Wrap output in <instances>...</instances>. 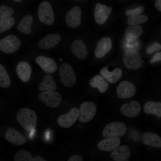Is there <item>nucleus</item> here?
<instances>
[{"label": "nucleus", "mask_w": 161, "mask_h": 161, "mask_svg": "<svg viewBox=\"0 0 161 161\" xmlns=\"http://www.w3.org/2000/svg\"><path fill=\"white\" fill-rule=\"evenodd\" d=\"M16 120L26 130L31 131L36 127L37 117L35 112L27 108H22L18 110L16 114Z\"/></svg>", "instance_id": "f257e3e1"}, {"label": "nucleus", "mask_w": 161, "mask_h": 161, "mask_svg": "<svg viewBox=\"0 0 161 161\" xmlns=\"http://www.w3.org/2000/svg\"><path fill=\"white\" fill-rule=\"evenodd\" d=\"M126 125L122 122H114L107 124L104 128L102 136L105 138H120L125 134Z\"/></svg>", "instance_id": "f03ea898"}, {"label": "nucleus", "mask_w": 161, "mask_h": 161, "mask_svg": "<svg viewBox=\"0 0 161 161\" xmlns=\"http://www.w3.org/2000/svg\"><path fill=\"white\" fill-rule=\"evenodd\" d=\"M123 61L127 68L131 70L139 69L141 67L142 64L140 54L134 49L126 51L123 56Z\"/></svg>", "instance_id": "7ed1b4c3"}, {"label": "nucleus", "mask_w": 161, "mask_h": 161, "mask_svg": "<svg viewBox=\"0 0 161 161\" xmlns=\"http://www.w3.org/2000/svg\"><path fill=\"white\" fill-rule=\"evenodd\" d=\"M59 75L61 82L65 86L71 87L75 85L76 75L69 64L66 63L62 64L59 67Z\"/></svg>", "instance_id": "20e7f679"}, {"label": "nucleus", "mask_w": 161, "mask_h": 161, "mask_svg": "<svg viewBox=\"0 0 161 161\" xmlns=\"http://www.w3.org/2000/svg\"><path fill=\"white\" fill-rule=\"evenodd\" d=\"M78 118L82 123H86L91 120L95 115L97 107L95 103L91 101L83 102L80 105Z\"/></svg>", "instance_id": "39448f33"}, {"label": "nucleus", "mask_w": 161, "mask_h": 161, "mask_svg": "<svg viewBox=\"0 0 161 161\" xmlns=\"http://www.w3.org/2000/svg\"><path fill=\"white\" fill-rule=\"evenodd\" d=\"M21 44L18 37L9 35L0 40V50L6 53H13L18 49Z\"/></svg>", "instance_id": "423d86ee"}, {"label": "nucleus", "mask_w": 161, "mask_h": 161, "mask_svg": "<svg viewBox=\"0 0 161 161\" xmlns=\"http://www.w3.org/2000/svg\"><path fill=\"white\" fill-rule=\"evenodd\" d=\"M38 14L40 21L47 25H51L54 21V15L51 6L47 1H44L39 4Z\"/></svg>", "instance_id": "0eeeda50"}, {"label": "nucleus", "mask_w": 161, "mask_h": 161, "mask_svg": "<svg viewBox=\"0 0 161 161\" xmlns=\"http://www.w3.org/2000/svg\"><path fill=\"white\" fill-rule=\"evenodd\" d=\"M38 98L47 106L52 108L58 106L62 100L60 94L55 91H42L39 94Z\"/></svg>", "instance_id": "6e6552de"}, {"label": "nucleus", "mask_w": 161, "mask_h": 161, "mask_svg": "<svg viewBox=\"0 0 161 161\" xmlns=\"http://www.w3.org/2000/svg\"><path fill=\"white\" fill-rule=\"evenodd\" d=\"M79 113V109L76 107L72 108L66 114L59 116L57 123L60 127L67 128L71 126L77 120Z\"/></svg>", "instance_id": "1a4fd4ad"}, {"label": "nucleus", "mask_w": 161, "mask_h": 161, "mask_svg": "<svg viewBox=\"0 0 161 161\" xmlns=\"http://www.w3.org/2000/svg\"><path fill=\"white\" fill-rule=\"evenodd\" d=\"M81 10L80 7L75 6L67 13L65 21L67 25L72 28L78 27L81 22Z\"/></svg>", "instance_id": "9d476101"}, {"label": "nucleus", "mask_w": 161, "mask_h": 161, "mask_svg": "<svg viewBox=\"0 0 161 161\" xmlns=\"http://www.w3.org/2000/svg\"><path fill=\"white\" fill-rule=\"evenodd\" d=\"M116 91L119 98H128L134 95L136 92V88L132 83L123 80L119 83Z\"/></svg>", "instance_id": "9b49d317"}, {"label": "nucleus", "mask_w": 161, "mask_h": 161, "mask_svg": "<svg viewBox=\"0 0 161 161\" xmlns=\"http://www.w3.org/2000/svg\"><path fill=\"white\" fill-rule=\"evenodd\" d=\"M112 10L111 7L99 3L97 4L94 10V16L96 22L99 24L104 23L108 18Z\"/></svg>", "instance_id": "f8f14e48"}, {"label": "nucleus", "mask_w": 161, "mask_h": 161, "mask_svg": "<svg viewBox=\"0 0 161 161\" xmlns=\"http://www.w3.org/2000/svg\"><path fill=\"white\" fill-rule=\"evenodd\" d=\"M5 139L10 143L16 146H21L25 144L27 140L23 134L16 129L9 128L5 133Z\"/></svg>", "instance_id": "ddd939ff"}, {"label": "nucleus", "mask_w": 161, "mask_h": 161, "mask_svg": "<svg viewBox=\"0 0 161 161\" xmlns=\"http://www.w3.org/2000/svg\"><path fill=\"white\" fill-rule=\"evenodd\" d=\"M36 63L45 72L50 74L54 73L57 70V65L52 58L40 55L35 59Z\"/></svg>", "instance_id": "4468645a"}, {"label": "nucleus", "mask_w": 161, "mask_h": 161, "mask_svg": "<svg viewBox=\"0 0 161 161\" xmlns=\"http://www.w3.org/2000/svg\"><path fill=\"white\" fill-rule=\"evenodd\" d=\"M141 109L140 103L136 100H132L123 105L120 110L125 116L130 118L137 117L140 113Z\"/></svg>", "instance_id": "2eb2a0df"}, {"label": "nucleus", "mask_w": 161, "mask_h": 161, "mask_svg": "<svg viewBox=\"0 0 161 161\" xmlns=\"http://www.w3.org/2000/svg\"><path fill=\"white\" fill-rule=\"evenodd\" d=\"M61 39V37L59 34H48L39 40L38 45L41 49H49L57 45Z\"/></svg>", "instance_id": "dca6fc26"}, {"label": "nucleus", "mask_w": 161, "mask_h": 161, "mask_svg": "<svg viewBox=\"0 0 161 161\" xmlns=\"http://www.w3.org/2000/svg\"><path fill=\"white\" fill-rule=\"evenodd\" d=\"M16 70L18 77L22 81L27 82L29 80L32 69L28 62L24 61L19 62L16 66Z\"/></svg>", "instance_id": "f3484780"}, {"label": "nucleus", "mask_w": 161, "mask_h": 161, "mask_svg": "<svg viewBox=\"0 0 161 161\" xmlns=\"http://www.w3.org/2000/svg\"><path fill=\"white\" fill-rule=\"evenodd\" d=\"M71 50L75 56L80 60H84L88 56V49L81 40L76 39L73 41L71 47Z\"/></svg>", "instance_id": "a211bd4d"}, {"label": "nucleus", "mask_w": 161, "mask_h": 161, "mask_svg": "<svg viewBox=\"0 0 161 161\" xmlns=\"http://www.w3.org/2000/svg\"><path fill=\"white\" fill-rule=\"evenodd\" d=\"M112 46V41L109 38H102L98 43L95 49V56L98 58L103 57L110 50Z\"/></svg>", "instance_id": "6ab92c4d"}, {"label": "nucleus", "mask_w": 161, "mask_h": 161, "mask_svg": "<svg viewBox=\"0 0 161 161\" xmlns=\"http://www.w3.org/2000/svg\"><path fill=\"white\" fill-rule=\"evenodd\" d=\"M120 142L119 138H106L100 141L97 144V147L102 151H112L119 147Z\"/></svg>", "instance_id": "aec40b11"}, {"label": "nucleus", "mask_w": 161, "mask_h": 161, "mask_svg": "<svg viewBox=\"0 0 161 161\" xmlns=\"http://www.w3.org/2000/svg\"><path fill=\"white\" fill-rule=\"evenodd\" d=\"M100 73L109 82L114 83L121 78L123 72L122 69L118 68H115L112 72H110L107 67H104L100 70Z\"/></svg>", "instance_id": "412c9836"}, {"label": "nucleus", "mask_w": 161, "mask_h": 161, "mask_svg": "<svg viewBox=\"0 0 161 161\" xmlns=\"http://www.w3.org/2000/svg\"><path fill=\"white\" fill-rule=\"evenodd\" d=\"M130 155L129 148L126 145L118 147L111 153V157L116 161H125L127 159Z\"/></svg>", "instance_id": "4be33fe9"}, {"label": "nucleus", "mask_w": 161, "mask_h": 161, "mask_svg": "<svg viewBox=\"0 0 161 161\" xmlns=\"http://www.w3.org/2000/svg\"><path fill=\"white\" fill-rule=\"evenodd\" d=\"M143 141L145 144L155 148L161 147V138L157 134L152 132H147L142 137Z\"/></svg>", "instance_id": "5701e85b"}, {"label": "nucleus", "mask_w": 161, "mask_h": 161, "mask_svg": "<svg viewBox=\"0 0 161 161\" xmlns=\"http://www.w3.org/2000/svg\"><path fill=\"white\" fill-rule=\"evenodd\" d=\"M33 21V17L30 15L25 16L17 25V30L24 34H30L32 32V24Z\"/></svg>", "instance_id": "b1692460"}, {"label": "nucleus", "mask_w": 161, "mask_h": 161, "mask_svg": "<svg viewBox=\"0 0 161 161\" xmlns=\"http://www.w3.org/2000/svg\"><path fill=\"white\" fill-rule=\"evenodd\" d=\"M89 84L92 87L98 89L101 93L106 92L109 87L108 83L102 76L99 75L92 78Z\"/></svg>", "instance_id": "393cba45"}, {"label": "nucleus", "mask_w": 161, "mask_h": 161, "mask_svg": "<svg viewBox=\"0 0 161 161\" xmlns=\"http://www.w3.org/2000/svg\"><path fill=\"white\" fill-rule=\"evenodd\" d=\"M143 110L146 114L156 115L158 118L161 117V103L160 102L148 101L144 104Z\"/></svg>", "instance_id": "a878e982"}, {"label": "nucleus", "mask_w": 161, "mask_h": 161, "mask_svg": "<svg viewBox=\"0 0 161 161\" xmlns=\"http://www.w3.org/2000/svg\"><path fill=\"white\" fill-rule=\"evenodd\" d=\"M39 89L41 91H55L57 86L52 76L49 74L45 75L39 85Z\"/></svg>", "instance_id": "bb28decb"}, {"label": "nucleus", "mask_w": 161, "mask_h": 161, "mask_svg": "<svg viewBox=\"0 0 161 161\" xmlns=\"http://www.w3.org/2000/svg\"><path fill=\"white\" fill-rule=\"evenodd\" d=\"M142 27L140 25H129L125 30V34L128 37L136 38L140 36L143 33Z\"/></svg>", "instance_id": "cd10ccee"}, {"label": "nucleus", "mask_w": 161, "mask_h": 161, "mask_svg": "<svg viewBox=\"0 0 161 161\" xmlns=\"http://www.w3.org/2000/svg\"><path fill=\"white\" fill-rule=\"evenodd\" d=\"M11 81L9 75L4 67L0 64V86L3 88H8Z\"/></svg>", "instance_id": "c85d7f7f"}, {"label": "nucleus", "mask_w": 161, "mask_h": 161, "mask_svg": "<svg viewBox=\"0 0 161 161\" xmlns=\"http://www.w3.org/2000/svg\"><path fill=\"white\" fill-rule=\"evenodd\" d=\"M14 160L15 161H34L32 155L25 150L18 151L14 156Z\"/></svg>", "instance_id": "c756f323"}, {"label": "nucleus", "mask_w": 161, "mask_h": 161, "mask_svg": "<svg viewBox=\"0 0 161 161\" xmlns=\"http://www.w3.org/2000/svg\"><path fill=\"white\" fill-rule=\"evenodd\" d=\"M148 20L146 16L140 14L130 17L127 20L126 23L129 25H138L145 23Z\"/></svg>", "instance_id": "7c9ffc66"}, {"label": "nucleus", "mask_w": 161, "mask_h": 161, "mask_svg": "<svg viewBox=\"0 0 161 161\" xmlns=\"http://www.w3.org/2000/svg\"><path fill=\"white\" fill-rule=\"evenodd\" d=\"M15 23V19L12 17L0 19V33L9 29Z\"/></svg>", "instance_id": "2f4dec72"}, {"label": "nucleus", "mask_w": 161, "mask_h": 161, "mask_svg": "<svg viewBox=\"0 0 161 161\" xmlns=\"http://www.w3.org/2000/svg\"><path fill=\"white\" fill-rule=\"evenodd\" d=\"M13 13V9L10 6L4 4L0 6V19L11 17Z\"/></svg>", "instance_id": "473e14b6"}, {"label": "nucleus", "mask_w": 161, "mask_h": 161, "mask_svg": "<svg viewBox=\"0 0 161 161\" xmlns=\"http://www.w3.org/2000/svg\"><path fill=\"white\" fill-rule=\"evenodd\" d=\"M144 10L142 7H137L133 10H128L126 11V15L129 17H131L140 14L143 12Z\"/></svg>", "instance_id": "72a5a7b5"}, {"label": "nucleus", "mask_w": 161, "mask_h": 161, "mask_svg": "<svg viewBox=\"0 0 161 161\" xmlns=\"http://www.w3.org/2000/svg\"><path fill=\"white\" fill-rule=\"evenodd\" d=\"M161 45L158 43L156 42L148 47L146 49L148 54H151L161 49Z\"/></svg>", "instance_id": "f704fd0d"}, {"label": "nucleus", "mask_w": 161, "mask_h": 161, "mask_svg": "<svg viewBox=\"0 0 161 161\" xmlns=\"http://www.w3.org/2000/svg\"><path fill=\"white\" fill-rule=\"evenodd\" d=\"M161 60V52H158L154 55L150 62L154 63L156 62L160 61Z\"/></svg>", "instance_id": "c9c22d12"}, {"label": "nucleus", "mask_w": 161, "mask_h": 161, "mask_svg": "<svg viewBox=\"0 0 161 161\" xmlns=\"http://www.w3.org/2000/svg\"><path fill=\"white\" fill-rule=\"evenodd\" d=\"M68 161H82L83 159L82 157L78 155H75L72 156L67 160Z\"/></svg>", "instance_id": "e433bc0d"}, {"label": "nucleus", "mask_w": 161, "mask_h": 161, "mask_svg": "<svg viewBox=\"0 0 161 161\" xmlns=\"http://www.w3.org/2000/svg\"><path fill=\"white\" fill-rule=\"evenodd\" d=\"M155 6L157 10L161 11V0H156Z\"/></svg>", "instance_id": "4c0bfd02"}, {"label": "nucleus", "mask_w": 161, "mask_h": 161, "mask_svg": "<svg viewBox=\"0 0 161 161\" xmlns=\"http://www.w3.org/2000/svg\"><path fill=\"white\" fill-rule=\"evenodd\" d=\"M34 161H46L47 160L40 156H37L34 157Z\"/></svg>", "instance_id": "58836bf2"}, {"label": "nucleus", "mask_w": 161, "mask_h": 161, "mask_svg": "<svg viewBox=\"0 0 161 161\" xmlns=\"http://www.w3.org/2000/svg\"><path fill=\"white\" fill-rule=\"evenodd\" d=\"M13 0L15 2H21L23 1V0Z\"/></svg>", "instance_id": "ea45409f"}]
</instances>
